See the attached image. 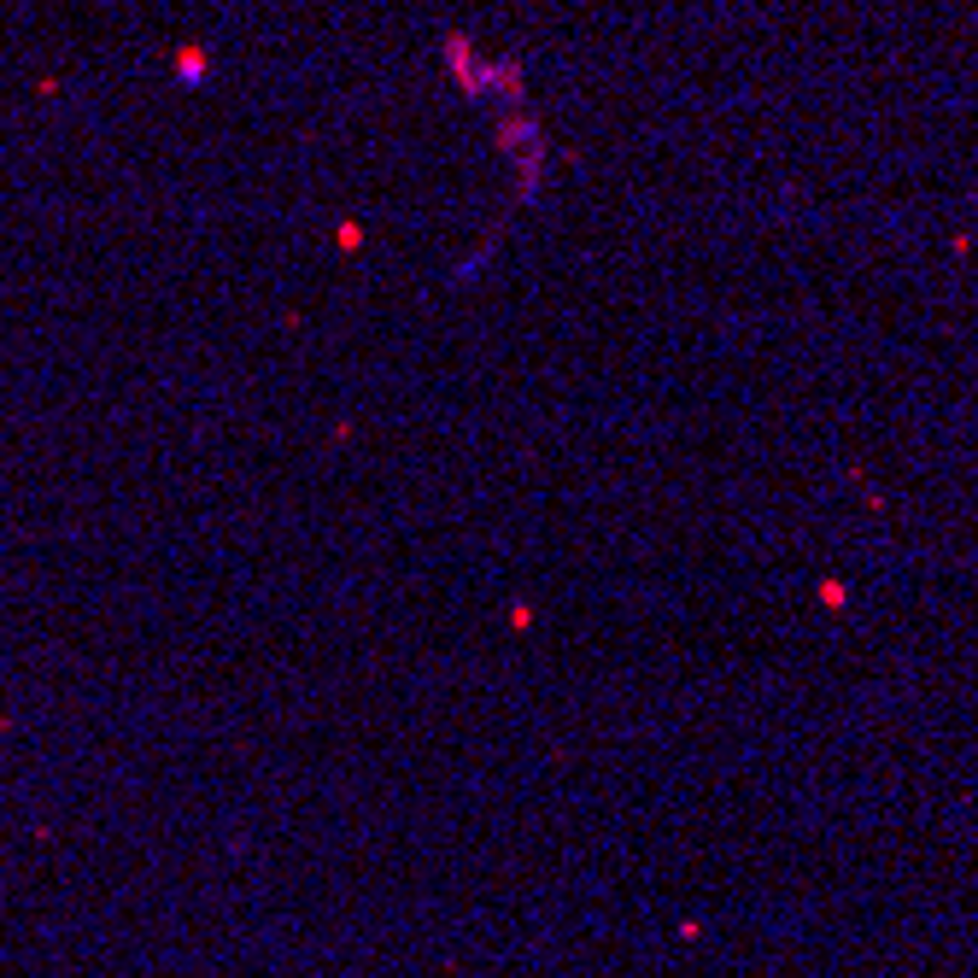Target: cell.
Returning <instances> with one entry per match:
<instances>
[{
  "instance_id": "1",
  "label": "cell",
  "mask_w": 978,
  "mask_h": 978,
  "mask_svg": "<svg viewBox=\"0 0 978 978\" xmlns=\"http://www.w3.org/2000/svg\"><path fill=\"white\" fill-rule=\"evenodd\" d=\"M200 65H205V59H200V53H176V71H182V77H188V82H200V77H205V71H200Z\"/></svg>"
}]
</instances>
